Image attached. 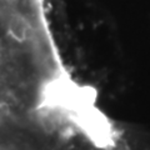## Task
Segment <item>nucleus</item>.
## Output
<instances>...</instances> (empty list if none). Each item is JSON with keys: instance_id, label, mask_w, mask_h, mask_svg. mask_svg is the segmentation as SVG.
Segmentation results:
<instances>
[{"instance_id": "obj_1", "label": "nucleus", "mask_w": 150, "mask_h": 150, "mask_svg": "<svg viewBox=\"0 0 150 150\" xmlns=\"http://www.w3.org/2000/svg\"><path fill=\"white\" fill-rule=\"evenodd\" d=\"M3 44H1V40H0V59H1V56H3Z\"/></svg>"}]
</instances>
